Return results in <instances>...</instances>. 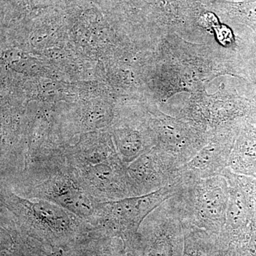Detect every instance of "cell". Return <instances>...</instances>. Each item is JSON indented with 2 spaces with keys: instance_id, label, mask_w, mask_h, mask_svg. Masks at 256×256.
I'll list each match as a JSON object with an SVG mask.
<instances>
[{
  "instance_id": "cell-2",
  "label": "cell",
  "mask_w": 256,
  "mask_h": 256,
  "mask_svg": "<svg viewBox=\"0 0 256 256\" xmlns=\"http://www.w3.org/2000/svg\"><path fill=\"white\" fill-rule=\"evenodd\" d=\"M4 185L24 198L46 200L60 205L90 225L99 203L82 186L66 160L22 172Z\"/></svg>"
},
{
  "instance_id": "cell-14",
  "label": "cell",
  "mask_w": 256,
  "mask_h": 256,
  "mask_svg": "<svg viewBox=\"0 0 256 256\" xmlns=\"http://www.w3.org/2000/svg\"><path fill=\"white\" fill-rule=\"evenodd\" d=\"M62 256V250H57V252H54L50 254V255L47 256Z\"/></svg>"
},
{
  "instance_id": "cell-12",
  "label": "cell",
  "mask_w": 256,
  "mask_h": 256,
  "mask_svg": "<svg viewBox=\"0 0 256 256\" xmlns=\"http://www.w3.org/2000/svg\"><path fill=\"white\" fill-rule=\"evenodd\" d=\"M184 248L182 256H216L220 252L218 236L203 229L182 223Z\"/></svg>"
},
{
  "instance_id": "cell-5",
  "label": "cell",
  "mask_w": 256,
  "mask_h": 256,
  "mask_svg": "<svg viewBox=\"0 0 256 256\" xmlns=\"http://www.w3.org/2000/svg\"><path fill=\"white\" fill-rule=\"evenodd\" d=\"M183 226L171 200H166L143 222L127 256H182Z\"/></svg>"
},
{
  "instance_id": "cell-6",
  "label": "cell",
  "mask_w": 256,
  "mask_h": 256,
  "mask_svg": "<svg viewBox=\"0 0 256 256\" xmlns=\"http://www.w3.org/2000/svg\"><path fill=\"white\" fill-rule=\"evenodd\" d=\"M222 176L229 184L226 218L218 236L220 246L234 252L240 245L256 215V178L226 169Z\"/></svg>"
},
{
  "instance_id": "cell-1",
  "label": "cell",
  "mask_w": 256,
  "mask_h": 256,
  "mask_svg": "<svg viewBox=\"0 0 256 256\" xmlns=\"http://www.w3.org/2000/svg\"><path fill=\"white\" fill-rule=\"evenodd\" d=\"M0 206L10 210L28 234L52 252L64 250L92 230L88 222L60 205L16 194L0 184Z\"/></svg>"
},
{
  "instance_id": "cell-4",
  "label": "cell",
  "mask_w": 256,
  "mask_h": 256,
  "mask_svg": "<svg viewBox=\"0 0 256 256\" xmlns=\"http://www.w3.org/2000/svg\"><path fill=\"white\" fill-rule=\"evenodd\" d=\"M176 191V184L142 196L117 201L99 202L92 223V230L120 239L126 250L137 238L146 217Z\"/></svg>"
},
{
  "instance_id": "cell-7",
  "label": "cell",
  "mask_w": 256,
  "mask_h": 256,
  "mask_svg": "<svg viewBox=\"0 0 256 256\" xmlns=\"http://www.w3.org/2000/svg\"><path fill=\"white\" fill-rule=\"evenodd\" d=\"M178 160L158 146L140 156L127 166L133 196H142L178 182Z\"/></svg>"
},
{
  "instance_id": "cell-13",
  "label": "cell",
  "mask_w": 256,
  "mask_h": 256,
  "mask_svg": "<svg viewBox=\"0 0 256 256\" xmlns=\"http://www.w3.org/2000/svg\"><path fill=\"white\" fill-rule=\"evenodd\" d=\"M207 24L210 25L215 30L218 37V41L224 46H229L234 42V36L232 32L226 26H220L217 22L216 18L212 14H207L205 16Z\"/></svg>"
},
{
  "instance_id": "cell-10",
  "label": "cell",
  "mask_w": 256,
  "mask_h": 256,
  "mask_svg": "<svg viewBox=\"0 0 256 256\" xmlns=\"http://www.w3.org/2000/svg\"><path fill=\"white\" fill-rule=\"evenodd\" d=\"M232 149L222 144H208L180 168V178H204L222 175L229 168Z\"/></svg>"
},
{
  "instance_id": "cell-3",
  "label": "cell",
  "mask_w": 256,
  "mask_h": 256,
  "mask_svg": "<svg viewBox=\"0 0 256 256\" xmlns=\"http://www.w3.org/2000/svg\"><path fill=\"white\" fill-rule=\"evenodd\" d=\"M170 198L182 222L220 236L226 218L229 184L224 176L178 178Z\"/></svg>"
},
{
  "instance_id": "cell-9",
  "label": "cell",
  "mask_w": 256,
  "mask_h": 256,
  "mask_svg": "<svg viewBox=\"0 0 256 256\" xmlns=\"http://www.w3.org/2000/svg\"><path fill=\"white\" fill-rule=\"evenodd\" d=\"M1 256H47L53 252L32 238L12 214L0 206Z\"/></svg>"
},
{
  "instance_id": "cell-8",
  "label": "cell",
  "mask_w": 256,
  "mask_h": 256,
  "mask_svg": "<svg viewBox=\"0 0 256 256\" xmlns=\"http://www.w3.org/2000/svg\"><path fill=\"white\" fill-rule=\"evenodd\" d=\"M127 166L118 156L100 164L70 166L88 193L96 201L106 202L133 196Z\"/></svg>"
},
{
  "instance_id": "cell-11",
  "label": "cell",
  "mask_w": 256,
  "mask_h": 256,
  "mask_svg": "<svg viewBox=\"0 0 256 256\" xmlns=\"http://www.w3.org/2000/svg\"><path fill=\"white\" fill-rule=\"evenodd\" d=\"M62 256H127L124 242L92 230L90 234L62 250Z\"/></svg>"
}]
</instances>
